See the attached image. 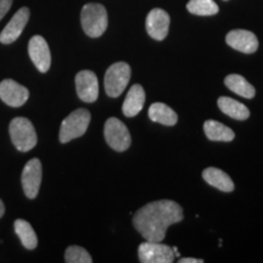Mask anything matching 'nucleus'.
<instances>
[{
  "instance_id": "obj_20",
  "label": "nucleus",
  "mask_w": 263,
  "mask_h": 263,
  "mask_svg": "<svg viewBox=\"0 0 263 263\" xmlns=\"http://www.w3.org/2000/svg\"><path fill=\"white\" fill-rule=\"evenodd\" d=\"M224 83L227 88H229L233 93L240 95V97L246 99H252L255 97L256 90L240 74H229L227 76Z\"/></svg>"
},
{
  "instance_id": "obj_6",
  "label": "nucleus",
  "mask_w": 263,
  "mask_h": 263,
  "mask_svg": "<svg viewBox=\"0 0 263 263\" xmlns=\"http://www.w3.org/2000/svg\"><path fill=\"white\" fill-rule=\"evenodd\" d=\"M104 136L107 145L115 151L122 153L130 146L132 138L129 130L118 118L111 117L105 122Z\"/></svg>"
},
{
  "instance_id": "obj_8",
  "label": "nucleus",
  "mask_w": 263,
  "mask_h": 263,
  "mask_svg": "<svg viewBox=\"0 0 263 263\" xmlns=\"http://www.w3.org/2000/svg\"><path fill=\"white\" fill-rule=\"evenodd\" d=\"M42 162L38 159H32L26 163L22 171L21 183L24 188L25 195L28 199H35L39 193V188L42 184Z\"/></svg>"
},
{
  "instance_id": "obj_4",
  "label": "nucleus",
  "mask_w": 263,
  "mask_h": 263,
  "mask_svg": "<svg viewBox=\"0 0 263 263\" xmlns=\"http://www.w3.org/2000/svg\"><path fill=\"white\" fill-rule=\"evenodd\" d=\"M90 112L85 108H78L71 112L67 117L62 121L60 127V141L62 144L80 138L87 132L90 123Z\"/></svg>"
},
{
  "instance_id": "obj_2",
  "label": "nucleus",
  "mask_w": 263,
  "mask_h": 263,
  "mask_svg": "<svg viewBox=\"0 0 263 263\" xmlns=\"http://www.w3.org/2000/svg\"><path fill=\"white\" fill-rule=\"evenodd\" d=\"M81 24L83 31L90 38H98L104 34L108 25L107 11L104 5L97 3L85 4L81 11Z\"/></svg>"
},
{
  "instance_id": "obj_9",
  "label": "nucleus",
  "mask_w": 263,
  "mask_h": 263,
  "mask_svg": "<svg viewBox=\"0 0 263 263\" xmlns=\"http://www.w3.org/2000/svg\"><path fill=\"white\" fill-rule=\"evenodd\" d=\"M28 54L39 72L45 73L51 66V54L47 41L42 35H34L28 43Z\"/></svg>"
},
{
  "instance_id": "obj_25",
  "label": "nucleus",
  "mask_w": 263,
  "mask_h": 263,
  "mask_svg": "<svg viewBox=\"0 0 263 263\" xmlns=\"http://www.w3.org/2000/svg\"><path fill=\"white\" fill-rule=\"evenodd\" d=\"M203 259H200V258H193V257H189V258H180L179 259V263H202Z\"/></svg>"
},
{
  "instance_id": "obj_1",
  "label": "nucleus",
  "mask_w": 263,
  "mask_h": 263,
  "mask_svg": "<svg viewBox=\"0 0 263 263\" xmlns=\"http://www.w3.org/2000/svg\"><path fill=\"white\" fill-rule=\"evenodd\" d=\"M183 219V209L172 200H159L143 206L133 217V224L146 241L161 242L170 226Z\"/></svg>"
},
{
  "instance_id": "obj_23",
  "label": "nucleus",
  "mask_w": 263,
  "mask_h": 263,
  "mask_svg": "<svg viewBox=\"0 0 263 263\" xmlns=\"http://www.w3.org/2000/svg\"><path fill=\"white\" fill-rule=\"evenodd\" d=\"M65 261L67 263H91L93 258L87 250L81 246H70L65 252Z\"/></svg>"
},
{
  "instance_id": "obj_10",
  "label": "nucleus",
  "mask_w": 263,
  "mask_h": 263,
  "mask_svg": "<svg viewBox=\"0 0 263 263\" xmlns=\"http://www.w3.org/2000/svg\"><path fill=\"white\" fill-rule=\"evenodd\" d=\"M77 95L84 103H94L99 97V82L94 72L84 70L76 74Z\"/></svg>"
},
{
  "instance_id": "obj_21",
  "label": "nucleus",
  "mask_w": 263,
  "mask_h": 263,
  "mask_svg": "<svg viewBox=\"0 0 263 263\" xmlns=\"http://www.w3.org/2000/svg\"><path fill=\"white\" fill-rule=\"evenodd\" d=\"M14 228L17 236L21 240L22 245L27 250H34L38 245V238L33 227L25 219H16Z\"/></svg>"
},
{
  "instance_id": "obj_26",
  "label": "nucleus",
  "mask_w": 263,
  "mask_h": 263,
  "mask_svg": "<svg viewBox=\"0 0 263 263\" xmlns=\"http://www.w3.org/2000/svg\"><path fill=\"white\" fill-rule=\"evenodd\" d=\"M4 213H5V206H4V202H3L2 200H0V218H2V217L4 216Z\"/></svg>"
},
{
  "instance_id": "obj_11",
  "label": "nucleus",
  "mask_w": 263,
  "mask_h": 263,
  "mask_svg": "<svg viewBox=\"0 0 263 263\" xmlns=\"http://www.w3.org/2000/svg\"><path fill=\"white\" fill-rule=\"evenodd\" d=\"M29 98V91L24 85L12 80H4L0 83V99L6 105L20 107L26 104Z\"/></svg>"
},
{
  "instance_id": "obj_24",
  "label": "nucleus",
  "mask_w": 263,
  "mask_h": 263,
  "mask_svg": "<svg viewBox=\"0 0 263 263\" xmlns=\"http://www.w3.org/2000/svg\"><path fill=\"white\" fill-rule=\"evenodd\" d=\"M12 0H0V20L8 14V11L11 8Z\"/></svg>"
},
{
  "instance_id": "obj_22",
  "label": "nucleus",
  "mask_w": 263,
  "mask_h": 263,
  "mask_svg": "<svg viewBox=\"0 0 263 263\" xmlns=\"http://www.w3.org/2000/svg\"><path fill=\"white\" fill-rule=\"evenodd\" d=\"M186 9L190 14L197 16H212L219 11L218 5L213 0H190Z\"/></svg>"
},
{
  "instance_id": "obj_18",
  "label": "nucleus",
  "mask_w": 263,
  "mask_h": 263,
  "mask_svg": "<svg viewBox=\"0 0 263 263\" xmlns=\"http://www.w3.org/2000/svg\"><path fill=\"white\" fill-rule=\"evenodd\" d=\"M149 117L153 122L164 124V126H174L178 122V115L170 106L162 103L151 105L149 108Z\"/></svg>"
},
{
  "instance_id": "obj_14",
  "label": "nucleus",
  "mask_w": 263,
  "mask_h": 263,
  "mask_svg": "<svg viewBox=\"0 0 263 263\" xmlns=\"http://www.w3.org/2000/svg\"><path fill=\"white\" fill-rule=\"evenodd\" d=\"M29 20V9L28 8H21L16 14L12 16V18L10 20L9 24L5 26V28L3 29L0 33V42L3 44H11L17 39L21 33L24 32V29L27 25Z\"/></svg>"
},
{
  "instance_id": "obj_17",
  "label": "nucleus",
  "mask_w": 263,
  "mask_h": 263,
  "mask_svg": "<svg viewBox=\"0 0 263 263\" xmlns=\"http://www.w3.org/2000/svg\"><path fill=\"white\" fill-rule=\"evenodd\" d=\"M217 104H218V107L221 108L222 112H224L227 116L234 118V120L245 121L250 117L249 108L244 104L234 100V99L221 97L217 101Z\"/></svg>"
},
{
  "instance_id": "obj_12",
  "label": "nucleus",
  "mask_w": 263,
  "mask_h": 263,
  "mask_svg": "<svg viewBox=\"0 0 263 263\" xmlns=\"http://www.w3.org/2000/svg\"><path fill=\"white\" fill-rule=\"evenodd\" d=\"M227 44L244 54H252L258 49V39L252 32L246 29L230 31L226 37Z\"/></svg>"
},
{
  "instance_id": "obj_3",
  "label": "nucleus",
  "mask_w": 263,
  "mask_h": 263,
  "mask_svg": "<svg viewBox=\"0 0 263 263\" xmlns=\"http://www.w3.org/2000/svg\"><path fill=\"white\" fill-rule=\"evenodd\" d=\"M10 137L18 151L27 153L37 145V133L32 122L25 117H16L10 122Z\"/></svg>"
},
{
  "instance_id": "obj_16",
  "label": "nucleus",
  "mask_w": 263,
  "mask_h": 263,
  "mask_svg": "<svg viewBox=\"0 0 263 263\" xmlns=\"http://www.w3.org/2000/svg\"><path fill=\"white\" fill-rule=\"evenodd\" d=\"M202 178L206 180L207 184L221 190V192L230 193L234 190V183H233L232 178L222 170L216 168V167H209V168L203 170Z\"/></svg>"
},
{
  "instance_id": "obj_15",
  "label": "nucleus",
  "mask_w": 263,
  "mask_h": 263,
  "mask_svg": "<svg viewBox=\"0 0 263 263\" xmlns=\"http://www.w3.org/2000/svg\"><path fill=\"white\" fill-rule=\"evenodd\" d=\"M145 103V91L139 84H134L123 101L122 111L126 117H134L143 110Z\"/></svg>"
},
{
  "instance_id": "obj_13",
  "label": "nucleus",
  "mask_w": 263,
  "mask_h": 263,
  "mask_svg": "<svg viewBox=\"0 0 263 263\" xmlns=\"http://www.w3.org/2000/svg\"><path fill=\"white\" fill-rule=\"evenodd\" d=\"M170 15L162 9H153L146 17V31L155 41H163L168 34Z\"/></svg>"
},
{
  "instance_id": "obj_19",
  "label": "nucleus",
  "mask_w": 263,
  "mask_h": 263,
  "mask_svg": "<svg viewBox=\"0 0 263 263\" xmlns=\"http://www.w3.org/2000/svg\"><path fill=\"white\" fill-rule=\"evenodd\" d=\"M206 137L212 141H232L235 138L234 132L221 122L209 120L203 123Z\"/></svg>"
},
{
  "instance_id": "obj_7",
  "label": "nucleus",
  "mask_w": 263,
  "mask_h": 263,
  "mask_svg": "<svg viewBox=\"0 0 263 263\" xmlns=\"http://www.w3.org/2000/svg\"><path fill=\"white\" fill-rule=\"evenodd\" d=\"M138 255L143 263H172L176 257L172 248L157 241L141 242L138 248Z\"/></svg>"
},
{
  "instance_id": "obj_5",
  "label": "nucleus",
  "mask_w": 263,
  "mask_h": 263,
  "mask_svg": "<svg viewBox=\"0 0 263 263\" xmlns=\"http://www.w3.org/2000/svg\"><path fill=\"white\" fill-rule=\"evenodd\" d=\"M130 80V67L126 62H116L105 73V91L108 97L117 98L123 93Z\"/></svg>"
}]
</instances>
